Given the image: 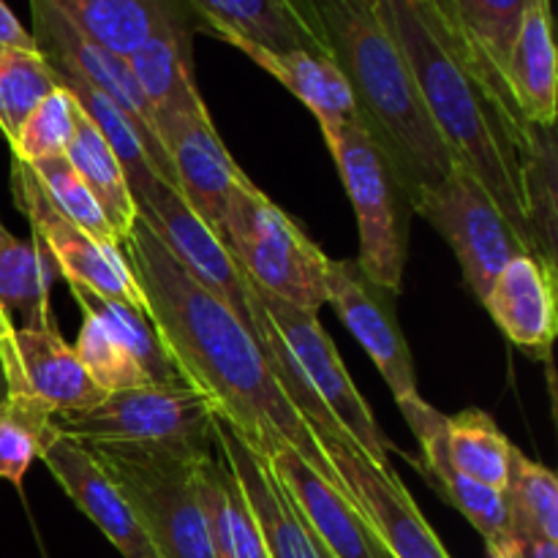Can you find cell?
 I'll return each instance as SVG.
<instances>
[{"mask_svg": "<svg viewBox=\"0 0 558 558\" xmlns=\"http://www.w3.org/2000/svg\"><path fill=\"white\" fill-rule=\"evenodd\" d=\"M120 251L145 294L147 316L169 357L191 387L216 403L218 417L227 420L259 456L267 458L289 445L316 472L347 490L330 458L283 396L256 336L238 314L202 287L140 216Z\"/></svg>", "mask_w": 558, "mask_h": 558, "instance_id": "cell-1", "label": "cell"}, {"mask_svg": "<svg viewBox=\"0 0 558 558\" xmlns=\"http://www.w3.org/2000/svg\"><path fill=\"white\" fill-rule=\"evenodd\" d=\"M374 5L401 49L447 150L474 174L523 245L537 256L526 202L534 125L474 71L439 0H374Z\"/></svg>", "mask_w": 558, "mask_h": 558, "instance_id": "cell-2", "label": "cell"}, {"mask_svg": "<svg viewBox=\"0 0 558 558\" xmlns=\"http://www.w3.org/2000/svg\"><path fill=\"white\" fill-rule=\"evenodd\" d=\"M354 98L357 123L385 153L409 202L456 167L374 0H287Z\"/></svg>", "mask_w": 558, "mask_h": 558, "instance_id": "cell-3", "label": "cell"}, {"mask_svg": "<svg viewBox=\"0 0 558 558\" xmlns=\"http://www.w3.org/2000/svg\"><path fill=\"white\" fill-rule=\"evenodd\" d=\"M216 420L218 407L205 392L174 381L109 392L96 407L54 414L52 423L82 447L196 463L218 452Z\"/></svg>", "mask_w": 558, "mask_h": 558, "instance_id": "cell-4", "label": "cell"}, {"mask_svg": "<svg viewBox=\"0 0 558 558\" xmlns=\"http://www.w3.org/2000/svg\"><path fill=\"white\" fill-rule=\"evenodd\" d=\"M218 238L259 292L316 314L327 305L330 256L254 180L232 194Z\"/></svg>", "mask_w": 558, "mask_h": 558, "instance_id": "cell-5", "label": "cell"}, {"mask_svg": "<svg viewBox=\"0 0 558 558\" xmlns=\"http://www.w3.org/2000/svg\"><path fill=\"white\" fill-rule=\"evenodd\" d=\"M327 150L336 161L354 216H357V265L379 287L401 294L409 256V221L412 202L385 153L374 145L360 123L325 131Z\"/></svg>", "mask_w": 558, "mask_h": 558, "instance_id": "cell-6", "label": "cell"}, {"mask_svg": "<svg viewBox=\"0 0 558 558\" xmlns=\"http://www.w3.org/2000/svg\"><path fill=\"white\" fill-rule=\"evenodd\" d=\"M134 510L158 558H216L194 494V463L85 447Z\"/></svg>", "mask_w": 558, "mask_h": 558, "instance_id": "cell-7", "label": "cell"}, {"mask_svg": "<svg viewBox=\"0 0 558 558\" xmlns=\"http://www.w3.org/2000/svg\"><path fill=\"white\" fill-rule=\"evenodd\" d=\"M412 213L425 218L450 243L461 265L463 281L480 303L507 262L521 254H532L510 227L505 213L494 205L474 174L458 161L439 185L423 191L412 202Z\"/></svg>", "mask_w": 558, "mask_h": 558, "instance_id": "cell-8", "label": "cell"}, {"mask_svg": "<svg viewBox=\"0 0 558 558\" xmlns=\"http://www.w3.org/2000/svg\"><path fill=\"white\" fill-rule=\"evenodd\" d=\"M11 191H14L16 207L31 223L33 240L41 243L52 267L69 287H80L98 298L118 300V303L147 314L145 294H142L120 245H101L85 229L69 221L44 194L31 167L16 158H11Z\"/></svg>", "mask_w": 558, "mask_h": 558, "instance_id": "cell-9", "label": "cell"}, {"mask_svg": "<svg viewBox=\"0 0 558 558\" xmlns=\"http://www.w3.org/2000/svg\"><path fill=\"white\" fill-rule=\"evenodd\" d=\"M256 292H259V289H256ZM259 298L267 316H270V322L276 325L278 336L287 343L289 354H292L294 363L300 365V371H303V376L308 379V385L314 387L316 396L322 398L327 412L341 423V428L352 436V441L360 447V452H363L376 469L392 472L390 439L381 434L368 401H365L357 392V387H354L352 376H349L336 343H332V338L327 336V330L322 327L319 314H316V311L298 308V305L287 303V300L270 298V294L265 292H259Z\"/></svg>", "mask_w": 558, "mask_h": 558, "instance_id": "cell-10", "label": "cell"}, {"mask_svg": "<svg viewBox=\"0 0 558 558\" xmlns=\"http://www.w3.org/2000/svg\"><path fill=\"white\" fill-rule=\"evenodd\" d=\"M27 3H31L33 20L31 36L38 54L44 58V63L52 65V69H63L82 76L96 90L112 98L120 112L140 131L147 158L156 167L158 178L174 189V174L172 167H169L167 153L161 147V140H158L156 118H153L150 104H147L145 93H142L134 71H131L129 58H123V54L112 52V49L101 47L93 38H87L49 0H27Z\"/></svg>", "mask_w": 558, "mask_h": 558, "instance_id": "cell-11", "label": "cell"}, {"mask_svg": "<svg viewBox=\"0 0 558 558\" xmlns=\"http://www.w3.org/2000/svg\"><path fill=\"white\" fill-rule=\"evenodd\" d=\"M156 131L174 174V189L191 210L218 232L223 210L238 189L251 183L223 147L199 90L185 93L156 114Z\"/></svg>", "mask_w": 558, "mask_h": 558, "instance_id": "cell-12", "label": "cell"}, {"mask_svg": "<svg viewBox=\"0 0 558 558\" xmlns=\"http://www.w3.org/2000/svg\"><path fill=\"white\" fill-rule=\"evenodd\" d=\"M142 221L158 234L174 259L218 300L238 314V319L254 332L256 316L262 314V300L254 283L245 278L232 251L227 248L216 229L207 227L189 207V202L161 180L145 199L136 202Z\"/></svg>", "mask_w": 558, "mask_h": 558, "instance_id": "cell-13", "label": "cell"}, {"mask_svg": "<svg viewBox=\"0 0 558 558\" xmlns=\"http://www.w3.org/2000/svg\"><path fill=\"white\" fill-rule=\"evenodd\" d=\"M396 298L398 294H392L390 289L371 281L357 259H330L327 303L374 360L398 403L420 392L412 349L398 325Z\"/></svg>", "mask_w": 558, "mask_h": 558, "instance_id": "cell-14", "label": "cell"}, {"mask_svg": "<svg viewBox=\"0 0 558 558\" xmlns=\"http://www.w3.org/2000/svg\"><path fill=\"white\" fill-rule=\"evenodd\" d=\"M0 363L9 396L38 398L54 414L96 407L107 396L54 325L38 330L0 327Z\"/></svg>", "mask_w": 558, "mask_h": 558, "instance_id": "cell-15", "label": "cell"}, {"mask_svg": "<svg viewBox=\"0 0 558 558\" xmlns=\"http://www.w3.org/2000/svg\"><path fill=\"white\" fill-rule=\"evenodd\" d=\"M332 469L392 558H450L398 472L376 469L354 445L325 447Z\"/></svg>", "mask_w": 558, "mask_h": 558, "instance_id": "cell-16", "label": "cell"}, {"mask_svg": "<svg viewBox=\"0 0 558 558\" xmlns=\"http://www.w3.org/2000/svg\"><path fill=\"white\" fill-rule=\"evenodd\" d=\"M272 474L287 490L300 518L330 558H392L379 534L360 512L357 501L300 458L294 447L281 445L267 456Z\"/></svg>", "mask_w": 558, "mask_h": 558, "instance_id": "cell-17", "label": "cell"}, {"mask_svg": "<svg viewBox=\"0 0 558 558\" xmlns=\"http://www.w3.org/2000/svg\"><path fill=\"white\" fill-rule=\"evenodd\" d=\"M218 452L223 456L227 466L238 477L251 512L265 537L267 558H330L319 539L311 534L305 521L300 518L298 507L292 505L287 490L272 474L265 456L254 450L227 420H216Z\"/></svg>", "mask_w": 558, "mask_h": 558, "instance_id": "cell-18", "label": "cell"}, {"mask_svg": "<svg viewBox=\"0 0 558 558\" xmlns=\"http://www.w3.org/2000/svg\"><path fill=\"white\" fill-rule=\"evenodd\" d=\"M41 461L47 463L60 488L69 494V499L96 523L98 532L118 548L120 556L158 558L125 496L85 447L58 436L44 450Z\"/></svg>", "mask_w": 558, "mask_h": 558, "instance_id": "cell-19", "label": "cell"}, {"mask_svg": "<svg viewBox=\"0 0 558 558\" xmlns=\"http://www.w3.org/2000/svg\"><path fill=\"white\" fill-rule=\"evenodd\" d=\"M483 305L521 352L534 360H550L558 330L554 267L534 254L515 256L496 276Z\"/></svg>", "mask_w": 558, "mask_h": 558, "instance_id": "cell-20", "label": "cell"}, {"mask_svg": "<svg viewBox=\"0 0 558 558\" xmlns=\"http://www.w3.org/2000/svg\"><path fill=\"white\" fill-rule=\"evenodd\" d=\"M398 409L423 450V463H414V466L439 490L441 499L450 501L483 534L485 543L499 537L507 529L505 494L483 483H474L452 466L450 456H447V414L425 403L420 396L398 401Z\"/></svg>", "mask_w": 558, "mask_h": 558, "instance_id": "cell-21", "label": "cell"}, {"mask_svg": "<svg viewBox=\"0 0 558 558\" xmlns=\"http://www.w3.org/2000/svg\"><path fill=\"white\" fill-rule=\"evenodd\" d=\"M507 85L523 120L554 129L558 112V60L550 0H529L507 65Z\"/></svg>", "mask_w": 558, "mask_h": 558, "instance_id": "cell-22", "label": "cell"}, {"mask_svg": "<svg viewBox=\"0 0 558 558\" xmlns=\"http://www.w3.org/2000/svg\"><path fill=\"white\" fill-rule=\"evenodd\" d=\"M234 49L254 60L259 69L276 76L298 101L308 107L319 123L322 134L341 125L354 123L357 112H354V98L349 90L347 80L341 71L336 69L327 54L322 52H305V49H294V52H270L265 47H256L248 41H229Z\"/></svg>", "mask_w": 558, "mask_h": 558, "instance_id": "cell-23", "label": "cell"}, {"mask_svg": "<svg viewBox=\"0 0 558 558\" xmlns=\"http://www.w3.org/2000/svg\"><path fill=\"white\" fill-rule=\"evenodd\" d=\"M526 3L529 0H439L474 71L512 109L518 107L507 85V65Z\"/></svg>", "mask_w": 558, "mask_h": 558, "instance_id": "cell-24", "label": "cell"}, {"mask_svg": "<svg viewBox=\"0 0 558 558\" xmlns=\"http://www.w3.org/2000/svg\"><path fill=\"white\" fill-rule=\"evenodd\" d=\"M199 31L221 41H248L270 52H319L287 0H180Z\"/></svg>", "mask_w": 558, "mask_h": 558, "instance_id": "cell-25", "label": "cell"}, {"mask_svg": "<svg viewBox=\"0 0 558 558\" xmlns=\"http://www.w3.org/2000/svg\"><path fill=\"white\" fill-rule=\"evenodd\" d=\"M87 38L129 58L163 22L191 16L180 0H49Z\"/></svg>", "mask_w": 558, "mask_h": 558, "instance_id": "cell-26", "label": "cell"}, {"mask_svg": "<svg viewBox=\"0 0 558 558\" xmlns=\"http://www.w3.org/2000/svg\"><path fill=\"white\" fill-rule=\"evenodd\" d=\"M49 281L52 262L41 243L14 238L0 221V314L25 330L54 325L49 308Z\"/></svg>", "mask_w": 558, "mask_h": 558, "instance_id": "cell-27", "label": "cell"}, {"mask_svg": "<svg viewBox=\"0 0 558 558\" xmlns=\"http://www.w3.org/2000/svg\"><path fill=\"white\" fill-rule=\"evenodd\" d=\"M49 71H52L54 85L63 87V90L74 98L76 109L96 125L98 134H101L104 140H107V145L112 147L120 167H123L125 180H129L134 202L145 199V196L161 183V178H158L156 167H153L150 158H147L145 142H142L134 123L120 112L118 104H114L112 98L104 96L101 90H96V87H93L90 82L82 80V76L63 69H52V65H49Z\"/></svg>", "mask_w": 558, "mask_h": 558, "instance_id": "cell-28", "label": "cell"}, {"mask_svg": "<svg viewBox=\"0 0 558 558\" xmlns=\"http://www.w3.org/2000/svg\"><path fill=\"white\" fill-rule=\"evenodd\" d=\"M199 31L194 16L169 20L129 54V65L150 104L153 114L185 93L196 90L191 63V36Z\"/></svg>", "mask_w": 558, "mask_h": 558, "instance_id": "cell-29", "label": "cell"}, {"mask_svg": "<svg viewBox=\"0 0 558 558\" xmlns=\"http://www.w3.org/2000/svg\"><path fill=\"white\" fill-rule=\"evenodd\" d=\"M65 158H69L74 172L82 178V183L90 189L93 199L98 202V207L107 216L109 227L114 229L118 240L123 243V238L131 232V227L136 223V216H140L136 213V202L131 196L129 180H125L118 156H114L107 140L98 134L96 125L80 109H76L74 136H71Z\"/></svg>", "mask_w": 558, "mask_h": 558, "instance_id": "cell-30", "label": "cell"}, {"mask_svg": "<svg viewBox=\"0 0 558 558\" xmlns=\"http://www.w3.org/2000/svg\"><path fill=\"white\" fill-rule=\"evenodd\" d=\"M447 456L469 480L505 490L512 445L490 414L466 409L456 417H447Z\"/></svg>", "mask_w": 558, "mask_h": 558, "instance_id": "cell-31", "label": "cell"}, {"mask_svg": "<svg viewBox=\"0 0 558 558\" xmlns=\"http://www.w3.org/2000/svg\"><path fill=\"white\" fill-rule=\"evenodd\" d=\"M507 529L558 543V480L548 466L512 447L505 485Z\"/></svg>", "mask_w": 558, "mask_h": 558, "instance_id": "cell-32", "label": "cell"}, {"mask_svg": "<svg viewBox=\"0 0 558 558\" xmlns=\"http://www.w3.org/2000/svg\"><path fill=\"white\" fill-rule=\"evenodd\" d=\"M69 289L71 294H74L76 305L93 311V314L107 325V330L134 354L136 363L142 365V371H145L150 385H174V381H185L183 376H180L178 365L169 357L156 325H153L150 316H147L145 311H136L131 308V305L118 303V300L98 298V294L85 292V289L80 287Z\"/></svg>", "mask_w": 558, "mask_h": 558, "instance_id": "cell-33", "label": "cell"}, {"mask_svg": "<svg viewBox=\"0 0 558 558\" xmlns=\"http://www.w3.org/2000/svg\"><path fill=\"white\" fill-rule=\"evenodd\" d=\"M54 412L38 398L9 396L0 403V480L20 488L31 463L58 439Z\"/></svg>", "mask_w": 558, "mask_h": 558, "instance_id": "cell-34", "label": "cell"}, {"mask_svg": "<svg viewBox=\"0 0 558 558\" xmlns=\"http://www.w3.org/2000/svg\"><path fill=\"white\" fill-rule=\"evenodd\" d=\"M54 87L38 49L0 44V134L11 142L31 109Z\"/></svg>", "mask_w": 558, "mask_h": 558, "instance_id": "cell-35", "label": "cell"}, {"mask_svg": "<svg viewBox=\"0 0 558 558\" xmlns=\"http://www.w3.org/2000/svg\"><path fill=\"white\" fill-rule=\"evenodd\" d=\"M82 311V327L80 338L74 343V352L80 363L85 365L87 376L101 387L104 392H120V390H134V387L150 385L136 363L134 354L107 330L101 319L93 311Z\"/></svg>", "mask_w": 558, "mask_h": 558, "instance_id": "cell-36", "label": "cell"}, {"mask_svg": "<svg viewBox=\"0 0 558 558\" xmlns=\"http://www.w3.org/2000/svg\"><path fill=\"white\" fill-rule=\"evenodd\" d=\"M27 167L36 174L38 185H41L44 194L49 196V202H52L69 221H74L76 227L85 229V232L90 234L93 240H98L101 245H120L118 234L109 227L107 216H104V210L98 207V202L93 199L90 189H87V185L82 183L80 174L74 172L69 158H41V161L27 163Z\"/></svg>", "mask_w": 558, "mask_h": 558, "instance_id": "cell-37", "label": "cell"}, {"mask_svg": "<svg viewBox=\"0 0 558 558\" xmlns=\"http://www.w3.org/2000/svg\"><path fill=\"white\" fill-rule=\"evenodd\" d=\"M76 104L63 87L54 85L36 107L22 120L11 145V158L22 163L41 161V158L65 156L74 136Z\"/></svg>", "mask_w": 558, "mask_h": 558, "instance_id": "cell-38", "label": "cell"}, {"mask_svg": "<svg viewBox=\"0 0 558 558\" xmlns=\"http://www.w3.org/2000/svg\"><path fill=\"white\" fill-rule=\"evenodd\" d=\"M485 545H488V558H558V543L515 529H505L499 537L488 539Z\"/></svg>", "mask_w": 558, "mask_h": 558, "instance_id": "cell-39", "label": "cell"}, {"mask_svg": "<svg viewBox=\"0 0 558 558\" xmlns=\"http://www.w3.org/2000/svg\"><path fill=\"white\" fill-rule=\"evenodd\" d=\"M0 44H11L20 49H36L31 31L14 16V11L0 0Z\"/></svg>", "mask_w": 558, "mask_h": 558, "instance_id": "cell-40", "label": "cell"}, {"mask_svg": "<svg viewBox=\"0 0 558 558\" xmlns=\"http://www.w3.org/2000/svg\"><path fill=\"white\" fill-rule=\"evenodd\" d=\"M3 325H11L9 319H5L3 314H0V327ZM5 398H9V385H5V374H3V363H0V403L5 401Z\"/></svg>", "mask_w": 558, "mask_h": 558, "instance_id": "cell-41", "label": "cell"}]
</instances>
